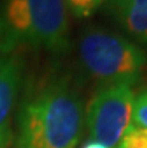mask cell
Wrapping results in <instances>:
<instances>
[{"instance_id": "52a82bcc", "label": "cell", "mask_w": 147, "mask_h": 148, "mask_svg": "<svg viewBox=\"0 0 147 148\" xmlns=\"http://www.w3.org/2000/svg\"><path fill=\"white\" fill-rule=\"evenodd\" d=\"M116 148H147V129L132 124L125 132Z\"/></svg>"}, {"instance_id": "8fae6325", "label": "cell", "mask_w": 147, "mask_h": 148, "mask_svg": "<svg viewBox=\"0 0 147 148\" xmlns=\"http://www.w3.org/2000/svg\"><path fill=\"white\" fill-rule=\"evenodd\" d=\"M12 141H0V148H9Z\"/></svg>"}, {"instance_id": "3957f363", "label": "cell", "mask_w": 147, "mask_h": 148, "mask_svg": "<svg viewBox=\"0 0 147 148\" xmlns=\"http://www.w3.org/2000/svg\"><path fill=\"white\" fill-rule=\"evenodd\" d=\"M135 91L132 84L116 82L98 87L84 109V123L93 141L116 147L131 127Z\"/></svg>"}, {"instance_id": "8992f818", "label": "cell", "mask_w": 147, "mask_h": 148, "mask_svg": "<svg viewBox=\"0 0 147 148\" xmlns=\"http://www.w3.org/2000/svg\"><path fill=\"white\" fill-rule=\"evenodd\" d=\"M104 6L126 38L147 51V0H104Z\"/></svg>"}, {"instance_id": "ba28073f", "label": "cell", "mask_w": 147, "mask_h": 148, "mask_svg": "<svg viewBox=\"0 0 147 148\" xmlns=\"http://www.w3.org/2000/svg\"><path fill=\"white\" fill-rule=\"evenodd\" d=\"M68 9L75 18L84 20L92 16L104 5V0H66Z\"/></svg>"}, {"instance_id": "9c48e42d", "label": "cell", "mask_w": 147, "mask_h": 148, "mask_svg": "<svg viewBox=\"0 0 147 148\" xmlns=\"http://www.w3.org/2000/svg\"><path fill=\"white\" fill-rule=\"evenodd\" d=\"M132 121L134 126L147 129V87L135 94L132 105Z\"/></svg>"}, {"instance_id": "6da1fadb", "label": "cell", "mask_w": 147, "mask_h": 148, "mask_svg": "<svg viewBox=\"0 0 147 148\" xmlns=\"http://www.w3.org/2000/svg\"><path fill=\"white\" fill-rule=\"evenodd\" d=\"M84 127V103L68 78H53L23 102L17 148H77Z\"/></svg>"}, {"instance_id": "277c9868", "label": "cell", "mask_w": 147, "mask_h": 148, "mask_svg": "<svg viewBox=\"0 0 147 148\" xmlns=\"http://www.w3.org/2000/svg\"><path fill=\"white\" fill-rule=\"evenodd\" d=\"M30 27V45L54 54L71 47L66 0H23Z\"/></svg>"}, {"instance_id": "30bf717a", "label": "cell", "mask_w": 147, "mask_h": 148, "mask_svg": "<svg viewBox=\"0 0 147 148\" xmlns=\"http://www.w3.org/2000/svg\"><path fill=\"white\" fill-rule=\"evenodd\" d=\"M81 148H110V147L104 145V144H101V142H98V141H93V139H90V141H86V142L81 145Z\"/></svg>"}, {"instance_id": "7a4b0ae2", "label": "cell", "mask_w": 147, "mask_h": 148, "mask_svg": "<svg viewBox=\"0 0 147 148\" xmlns=\"http://www.w3.org/2000/svg\"><path fill=\"white\" fill-rule=\"evenodd\" d=\"M83 72L99 87L126 82L135 85L147 67V51L117 32L87 27L77 42Z\"/></svg>"}, {"instance_id": "5b68a950", "label": "cell", "mask_w": 147, "mask_h": 148, "mask_svg": "<svg viewBox=\"0 0 147 148\" xmlns=\"http://www.w3.org/2000/svg\"><path fill=\"white\" fill-rule=\"evenodd\" d=\"M23 71L20 60L0 54V141H12V114L21 88Z\"/></svg>"}]
</instances>
